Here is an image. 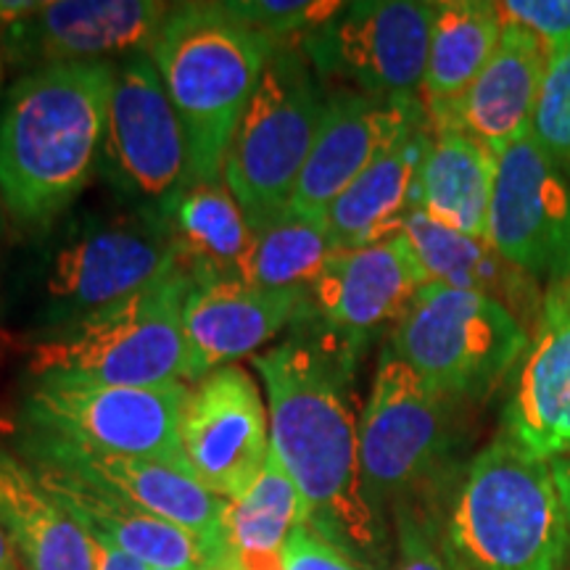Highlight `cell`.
<instances>
[{
    "label": "cell",
    "instance_id": "cell-32",
    "mask_svg": "<svg viewBox=\"0 0 570 570\" xmlns=\"http://www.w3.org/2000/svg\"><path fill=\"white\" fill-rule=\"evenodd\" d=\"M531 135L562 169H570V51L550 59Z\"/></svg>",
    "mask_w": 570,
    "mask_h": 570
},
{
    "label": "cell",
    "instance_id": "cell-3",
    "mask_svg": "<svg viewBox=\"0 0 570 570\" xmlns=\"http://www.w3.org/2000/svg\"><path fill=\"white\" fill-rule=\"evenodd\" d=\"M277 46L225 3L169 9L148 56L188 138L190 183L223 180L235 127Z\"/></svg>",
    "mask_w": 570,
    "mask_h": 570
},
{
    "label": "cell",
    "instance_id": "cell-19",
    "mask_svg": "<svg viewBox=\"0 0 570 570\" xmlns=\"http://www.w3.org/2000/svg\"><path fill=\"white\" fill-rule=\"evenodd\" d=\"M508 436L541 460L570 454V281L550 285L502 415Z\"/></svg>",
    "mask_w": 570,
    "mask_h": 570
},
{
    "label": "cell",
    "instance_id": "cell-23",
    "mask_svg": "<svg viewBox=\"0 0 570 570\" xmlns=\"http://www.w3.org/2000/svg\"><path fill=\"white\" fill-rule=\"evenodd\" d=\"M431 140V125L399 138L327 206V233L338 252L375 246L402 235L404 219L417 209L420 167Z\"/></svg>",
    "mask_w": 570,
    "mask_h": 570
},
{
    "label": "cell",
    "instance_id": "cell-41",
    "mask_svg": "<svg viewBox=\"0 0 570 570\" xmlns=\"http://www.w3.org/2000/svg\"><path fill=\"white\" fill-rule=\"evenodd\" d=\"M151 570H167V568H151Z\"/></svg>",
    "mask_w": 570,
    "mask_h": 570
},
{
    "label": "cell",
    "instance_id": "cell-37",
    "mask_svg": "<svg viewBox=\"0 0 570 570\" xmlns=\"http://www.w3.org/2000/svg\"><path fill=\"white\" fill-rule=\"evenodd\" d=\"M92 547V570H151L146 562L135 560L132 554H127L119 547H114L111 541L90 537Z\"/></svg>",
    "mask_w": 570,
    "mask_h": 570
},
{
    "label": "cell",
    "instance_id": "cell-4",
    "mask_svg": "<svg viewBox=\"0 0 570 570\" xmlns=\"http://www.w3.org/2000/svg\"><path fill=\"white\" fill-rule=\"evenodd\" d=\"M462 407L383 348L360 415V458L370 502L389 525L402 512L444 525L465 470Z\"/></svg>",
    "mask_w": 570,
    "mask_h": 570
},
{
    "label": "cell",
    "instance_id": "cell-38",
    "mask_svg": "<svg viewBox=\"0 0 570 570\" xmlns=\"http://www.w3.org/2000/svg\"><path fill=\"white\" fill-rule=\"evenodd\" d=\"M552 470H554V481H558L562 504H566L568 523H570V454H566V458L552 460Z\"/></svg>",
    "mask_w": 570,
    "mask_h": 570
},
{
    "label": "cell",
    "instance_id": "cell-39",
    "mask_svg": "<svg viewBox=\"0 0 570 570\" xmlns=\"http://www.w3.org/2000/svg\"><path fill=\"white\" fill-rule=\"evenodd\" d=\"M0 570H24L3 525H0Z\"/></svg>",
    "mask_w": 570,
    "mask_h": 570
},
{
    "label": "cell",
    "instance_id": "cell-27",
    "mask_svg": "<svg viewBox=\"0 0 570 570\" xmlns=\"http://www.w3.org/2000/svg\"><path fill=\"white\" fill-rule=\"evenodd\" d=\"M161 217L190 281H240L252 225L225 180L190 183Z\"/></svg>",
    "mask_w": 570,
    "mask_h": 570
},
{
    "label": "cell",
    "instance_id": "cell-6",
    "mask_svg": "<svg viewBox=\"0 0 570 570\" xmlns=\"http://www.w3.org/2000/svg\"><path fill=\"white\" fill-rule=\"evenodd\" d=\"M190 275L183 267L69 331L40 338L30 377H67L98 386H161L185 381L183 309Z\"/></svg>",
    "mask_w": 570,
    "mask_h": 570
},
{
    "label": "cell",
    "instance_id": "cell-9",
    "mask_svg": "<svg viewBox=\"0 0 570 570\" xmlns=\"http://www.w3.org/2000/svg\"><path fill=\"white\" fill-rule=\"evenodd\" d=\"M529 341L494 298L428 283L396 323L389 348L433 389L475 404L504 381Z\"/></svg>",
    "mask_w": 570,
    "mask_h": 570
},
{
    "label": "cell",
    "instance_id": "cell-1",
    "mask_svg": "<svg viewBox=\"0 0 570 570\" xmlns=\"http://www.w3.org/2000/svg\"><path fill=\"white\" fill-rule=\"evenodd\" d=\"M252 365L267 391L269 449L302 497L306 525L367 570H391L394 533L362 475L356 354L296 320L294 336L254 354Z\"/></svg>",
    "mask_w": 570,
    "mask_h": 570
},
{
    "label": "cell",
    "instance_id": "cell-34",
    "mask_svg": "<svg viewBox=\"0 0 570 570\" xmlns=\"http://www.w3.org/2000/svg\"><path fill=\"white\" fill-rule=\"evenodd\" d=\"M497 9L504 21L529 30L550 59L570 51V0H504Z\"/></svg>",
    "mask_w": 570,
    "mask_h": 570
},
{
    "label": "cell",
    "instance_id": "cell-5",
    "mask_svg": "<svg viewBox=\"0 0 570 570\" xmlns=\"http://www.w3.org/2000/svg\"><path fill=\"white\" fill-rule=\"evenodd\" d=\"M444 541L468 570H566L570 523L552 462L499 433L462 470Z\"/></svg>",
    "mask_w": 570,
    "mask_h": 570
},
{
    "label": "cell",
    "instance_id": "cell-2",
    "mask_svg": "<svg viewBox=\"0 0 570 570\" xmlns=\"http://www.w3.org/2000/svg\"><path fill=\"white\" fill-rule=\"evenodd\" d=\"M117 61L21 71L0 98V202L19 230L46 233L98 175Z\"/></svg>",
    "mask_w": 570,
    "mask_h": 570
},
{
    "label": "cell",
    "instance_id": "cell-7",
    "mask_svg": "<svg viewBox=\"0 0 570 570\" xmlns=\"http://www.w3.org/2000/svg\"><path fill=\"white\" fill-rule=\"evenodd\" d=\"M327 101L298 42H281L227 148L223 180L254 227L288 209Z\"/></svg>",
    "mask_w": 570,
    "mask_h": 570
},
{
    "label": "cell",
    "instance_id": "cell-26",
    "mask_svg": "<svg viewBox=\"0 0 570 570\" xmlns=\"http://www.w3.org/2000/svg\"><path fill=\"white\" fill-rule=\"evenodd\" d=\"M497 156L468 132L433 130L420 167L417 209L449 230L487 240Z\"/></svg>",
    "mask_w": 570,
    "mask_h": 570
},
{
    "label": "cell",
    "instance_id": "cell-28",
    "mask_svg": "<svg viewBox=\"0 0 570 570\" xmlns=\"http://www.w3.org/2000/svg\"><path fill=\"white\" fill-rule=\"evenodd\" d=\"M502 13L483 0H441L433 3L431 48L423 80L428 122L460 101L487 67L502 38Z\"/></svg>",
    "mask_w": 570,
    "mask_h": 570
},
{
    "label": "cell",
    "instance_id": "cell-15",
    "mask_svg": "<svg viewBox=\"0 0 570 570\" xmlns=\"http://www.w3.org/2000/svg\"><path fill=\"white\" fill-rule=\"evenodd\" d=\"M180 446L194 479L219 499H238L269 458V415L254 375L227 365L188 391Z\"/></svg>",
    "mask_w": 570,
    "mask_h": 570
},
{
    "label": "cell",
    "instance_id": "cell-8",
    "mask_svg": "<svg viewBox=\"0 0 570 570\" xmlns=\"http://www.w3.org/2000/svg\"><path fill=\"white\" fill-rule=\"evenodd\" d=\"M180 267L161 214H85L61 235L42 281V338L69 331Z\"/></svg>",
    "mask_w": 570,
    "mask_h": 570
},
{
    "label": "cell",
    "instance_id": "cell-16",
    "mask_svg": "<svg viewBox=\"0 0 570 570\" xmlns=\"http://www.w3.org/2000/svg\"><path fill=\"white\" fill-rule=\"evenodd\" d=\"M17 458L32 468H56L77 475L135 508L196 533L198 539L209 541L214 550H219L225 562L223 515L227 499L214 497L188 470L156 460L92 452L27 428L17 431Z\"/></svg>",
    "mask_w": 570,
    "mask_h": 570
},
{
    "label": "cell",
    "instance_id": "cell-40",
    "mask_svg": "<svg viewBox=\"0 0 570 570\" xmlns=\"http://www.w3.org/2000/svg\"><path fill=\"white\" fill-rule=\"evenodd\" d=\"M6 223H9V214L3 209V202H0V254H3V240H6Z\"/></svg>",
    "mask_w": 570,
    "mask_h": 570
},
{
    "label": "cell",
    "instance_id": "cell-29",
    "mask_svg": "<svg viewBox=\"0 0 570 570\" xmlns=\"http://www.w3.org/2000/svg\"><path fill=\"white\" fill-rule=\"evenodd\" d=\"M336 252L325 217L285 209L252 230L240 281L256 288L304 294Z\"/></svg>",
    "mask_w": 570,
    "mask_h": 570
},
{
    "label": "cell",
    "instance_id": "cell-36",
    "mask_svg": "<svg viewBox=\"0 0 570 570\" xmlns=\"http://www.w3.org/2000/svg\"><path fill=\"white\" fill-rule=\"evenodd\" d=\"M30 0H0V98L9 85H6V75H9L11 59H9V27L19 21L27 11H32Z\"/></svg>",
    "mask_w": 570,
    "mask_h": 570
},
{
    "label": "cell",
    "instance_id": "cell-31",
    "mask_svg": "<svg viewBox=\"0 0 570 570\" xmlns=\"http://www.w3.org/2000/svg\"><path fill=\"white\" fill-rule=\"evenodd\" d=\"M235 17L277 42H302L320 27L327 24L341 6L336 0H248V3H225Z\"/></svg>",
    "mask_w": 570,
    "mask_h": 570
},
{
    "label": "cell",
    "instance_id": "cell-14",
    "mask_svg": "<svg viewBox=\"0 0 570 570\" xmlns=\"http://www.w3.org/2000/svg\"><path fill=\"white\" fill-rule=\"evenodd\" d=\"M428 275L407 235L365 248H341L304 291L296 320L320 327L360 356L381 327L396 325Z\"/></svg>",
    "mask_w": 570,
    "mask_h": 570
},
{
    "label": "cell",
    "instance_id": "cell-10",
    "mask_svg": "<svg viewBox=\"0 0 570 570\" xmlns=\"http://www.w3.org/2000/svg\"><path fill=\"white\" fill-rule=\"evenodd\" d=\"M188 391L185 381L98 386L67 377H30L21 396L19 428L59 436L92 452L167 462L190 473L180 446Z\"/></svg>",
    "mask_w": 570,
    "mask_h": 570
},
{
    "label": "cell",
    "instance_id": "cell-30",
    "mask_svg": "<svg viewBox=\"0 0 570 570\" xmlns=\"http://www.w3.org/2000/svg\"><path fill=\"white\" fill-rule=\"evenodd\" d=\"M298 525H306L302 497L269 449L265 468L252 487L225 504V570L244 554H283Z\"/></svg>",
    "mask_w": 570,
    "mask_h": 570
},
{
    "label": "cell",
    "instance_id": "cell-22",
    "mask_svg": "<svg viewBox=\"0 0 570 570\" xmlns=\"http://www.w3.org/2000/svg\"><path fill=\"white\" fill-rule=\"evenodd\" d=\"M27 465V462H24ZM56 502L82 525L88 537L111 541L151 568L167 570H225L223 554L209 541L135 508L125 499L56 468H32Z\"/></svg>",
    "mask_w": 570,
    "mask_h": 570
},
{
    "label": "cell",
    "instance_id": "cell-12",
    "mask_svg": "<svg viewBox=\"0 0 570 570\" xmlns=\"http://www.w3.org/2000/svg\"><path fill=\"white\" fill-rule=\"evenodd\" d=\"M433 3H344L327 24L298 42L325 90L373 98H423Z\"/></svg>",
    "mask_w": 570,
    "mask_h": 570
},
{
    "label": "cell",
    "instance_id": "cell-17",
    "mask_svg": "<svg viewBox=\"0 0 570 570\" xmlns=\"http://www.w3.org/2000/svg\"><path fill=\"white\" fill-rule=\"evenodd\" d=\"M169 3L159 0H51L9 27V59L19 71L56 63L122 61L154 46Z\"/></svg>",
    "mask_w": 570,
    "mask_h": 570
},
{
    "label": "cell",
    "instance_id": "cell-11",
    "mask_svg": "<svg viewBox=\"0 0 570 570\" xmlns=\"http://www.w3.org/2000/svg\"><path fill=\"white\" fill-rule=\"evenodd\" d=\"M98 177L125 206L156 214L190 183L188 138L148 51L117 61Z\"/></svg>",
    "mask_w": 570,
    "mask_h": 570
},
{
    "label": "cell",
    "instance_id": "cell-25",
    "mask_svg": "<svg viewBox=\"0 0 570 570\" xmlns=\"http://www.w3.org/2000/svg\"><path fill=\"white\" fill-rule=\"evenodd\" d=\"M0 525L24 570H92L85 529L17 454L0 449Z\"/></svg>",
    "mask_w": 570,
    "mask_h": 570
},
{
    "label": "cell",
    "instance_id": "cell-35",
    "mask_svg": "<svg viewBox=\"0 0 570 570\" xmlns=\"http://www.w3.org/2000/svg\"><path fill=\"white\" fill-rule=\"evenodd\" d=\"M283 570H367L365 566L348 558L331 541H325L309 525H298L291 533L283 552Z\"/></svg>",
    "mask_w": 570,
    "mask_h": 570
},
{
    "label": "cell",
    "instance_id": "cell-24",
    "mask_svg": "<svg viewBox=\"0 0 570 570\" xmlns=\"http://www.w3.org/2000/svg\"><path fill=\"white\" fill-rule=\"evenodd\" d=\"M402 233L415 248L428 283L489 296L508 306L523 327L537 325L541 304H544V294L539 288L541 283L497 254L489 240L449 230L420 209L410 212Z\"/></svg>",
    "mask_w": 570,
    "mask_h": 570
},
{
    "label": "cell",
    "instance_id": "cell-20",
    "mask_svg": "<svg viewBox=\"0 0 570 570\" xmlns=\"http://www.w3.org/2000/svg\"><path fill=\"white\" fill-rule=\"evenodd\" d=\"M302 302L298 291H267L246 281H190L183 309L185 381L198 383L240 356H254L296 323Z\"/></svg>",
    "mask_w": 570,
    "mask_h": 570
},
{
    "label": "cell",
    "instance_id": "cell-13",
    "mask_svg": "<svg viewBox=\"0 0 570 570\" xmlns=\"http://www.w3.org/2000/svg\"><path fill=\"white\" fill-rule=\"evenodd\" d=\"M497 156L487 240L497 254L550 285L570 281V183L531 132Z\"/></svg>",
    "mask_w": 570,
    "mask_h": 570
},
{
    "label": "cell",
    "instance_id": "cell-18",
    "mask_svg": "<svg viewBox=\"0 0 570 570\" xmlns=\"http://www.w3.org/2000/svg\"><path fill=\"white\" fill-rule=\"evenodd\" d=\"M428 125L423 98H373L327 90L317 138L288 209L325 217L327 206L399 138Z\"/></svg>",
    "mask_w": 570,
    "mask_h": 570
},
{
    "label": "cell",
    "instance_id": "cell-21",
    "mask_svg": "<svg viewBox=\"0 0 570 570\" xmlns=\"http://www.w3.org/2000/svg\"><path fill=\"white\" fill-rule=\"evenodd\" d=\"M504 21V19H502ZM550 53L529 30L504 21L497 51L462 98L441 117L431 119V130L468 132L499 154L510 142L531 132L539 90L544 82Z\"/></svg>",
    "mask_w": 570,
    "mask_h": 570
},
{
    "label": "cell",
    "instance_id": "cell-33",
    "mask_svg": "<svg viewBox=\"0 0 570 570\" xmlns=\"http://www.w3.org/2000/svg\"><path fill=\"white\" fill-rule=\"evenodd\" d=\"M391 533H394L391 570H468L449 552L441 523L402 512L391 518Z\"/></svg>",
    "mask_w": 570,
    "mask_h": 570
}]
</instances>
